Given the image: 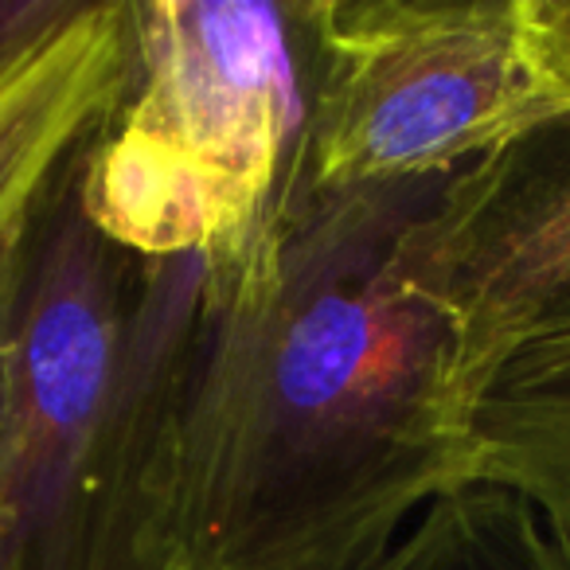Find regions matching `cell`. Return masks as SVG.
I'll use <instances>...</instances> for the list:
<instances>
[{
	"label": "cell",
	"instance_id": "9c48e42d",
	"mask_svg": "<svg viewBox=\"0 0 570 570\" xmlns=\"http://www.w3.org/2000/svg\"><path fill=\"white\" fill-rule=\"evenodd\" d=\"M82 0H0V75L67 24Z\"/></svg>",
	"mask_w": 570,
	"mask_h": 570
},
{
	"label": "cell",
	"instance_id": "ba28073f",
	"mask_svg": "<svg viewBox=\"0 0 570 570\" xmlns=\"http://www.w3.org/2000/svg\"><path fill=\"white\" fill-rule=\"evenodd\" d=\"M367 570H570V551L515 492L465 484L434 500Z\"/></svg>",
	"mask_w": 570,
	"mask_h": 570
},
{
	"label": "cell",
	"instance_id": "277c9868",
	"mask_svg": "<svg viewBox=\"0 0 570 570\" xmlns=\"http://www.w3.org/2000/svg\"><path fill=\"white\" fill-rule=\"evenodd\" d=\"M313 191L430 180L570 114L523 0H313Z\"/></svg>",
	"mask_w": 570,
	"mask_h": 570
},
{
	"label": "cell",
	"instance_id": "8992f818",
	"mask_svg": "<svg viewBox=\"0 0 570 570\" xmlns=\"http://www.w3.org/2000/svg\"><path fill=\"white\" fill-rule=\"evenodd\" d=\"M129 79V0H82L0 75V266Z\"/></svg>",
	"mask_w": 570,
	"mask_h": 570
},
{
	"label": "cell",
	"instance_id": "3957f363",
	"mask_svg": "<svg viewBox=\"0 0 570 570\" xmlns=\"http://www.w3.org/2000/svg\"><path fill=\"white\" fill-rule=\"evenodd\" d=\"M313 0H129V79L75 153L87 219L137 258H235L309 188Z\"/></svg>",
	"mask_w": 570,
	"mask_h": 570
},
{
	"label": "cell",
	"instance_id": "30bf717a",
	"mask_svg": "<svg viewBox=\"0 0 570 570\" xmlns=\"http://www.w3.org/2000/svg\"><path fill=\"white\" fill-rule=\"evenodd\" d=\"M523 4L554 79L570 95V0H523Z\"/></svg>",
	"mask_w": 570,
	"mask_h": 570
},
{
	"label": "cell",
	"instance_id": "8fae6325",
	"mask_svg": "<svg viewBox=\"0 0 570 570\" xmlns=\"http://www.w3.org/2000/svg\"><path fill=\"white\" fill-rule=\"evenodd\" d=\"M4 274H9V262L0 266V442H4V422H9V313H4Z\"/></svg>",
	"mask_w": 570,
	"mask_h": 570
},
{
	"label": "cell",
	"instance_id": "5b68a950",
	"mask_svg": "<svg viewBox=\"0 0 570 570\" xmlns=\"http://www.w3.org/2000/svg\"><path fill=\"white\" fill-rule=\"evenodd\" d=\"M411 262L450 317L473 406L523 336L570 317V114L453 173L414 227Z\"/></svg>",
	"mask_w": 570,
	"mask_h": 570
},
{
	"label": "cell",
	"instance_id": "52a82bcc",
	"mask_svg": "<svg viewBox=\"0 0 570 570\" xmlns=\"http://www.w3.org/2000/svg\"><path fill=\"white\" fill-rule=\"evenodd\" d=\"M473 484L535 508L570 551V317L523 336L469 406Z\"/></svg>",
	"mask_w": 570,
	"mask_h": 570
},
{
	"label": "cell",
	"instance_id": "6da1fadb",
	"mask_svg": "<svg viewBox=\"0 0 570 570\" xmlns=\"http://www.w3.org/2000/svg\"><path fill=\"white\" fill-rule=\"evenodd\" d=\"M445 180L305 191L243 254L207 258L180 570H367L473 484L458 336L411 262Z\"/></svg>",
	"mask_w": 570,
	"mask_h": 570
},
{
	"label": "cell",
	"instance_id": "7a4b0ae2",
	"mask_svg": "<svg viewBox=\"0 0 570 570\" xmlns=\"http://www.w3.org/2000/svg\"><path fill=\"white\" fill-rule=\"evenodd\" d=\"M204 285L207 258L98 235L67 160L4 274L0 570H180L176 438Z\"/></svg>",
	"mask_w": 570,
	"mask_h": 570
}]
</instances>
